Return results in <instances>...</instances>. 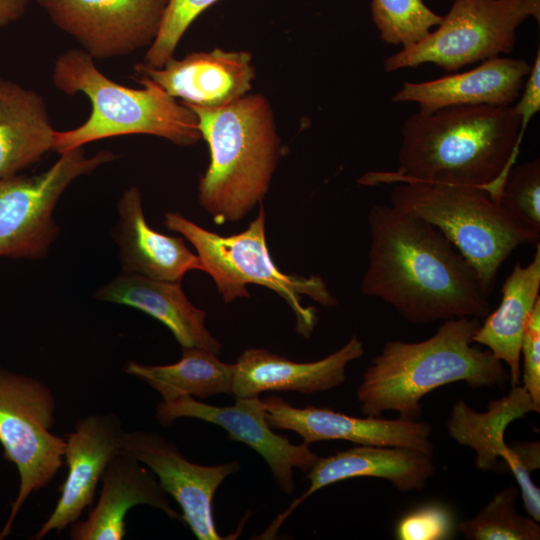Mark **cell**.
Segmentation results:
<instances>
[{"label":"cell","instance_id":"cell-30","mask_svg":"<svg viewBox=\"0 0 540 540\" xmlns=\"http://www.w3.org/2000/svg\"><path fill=\"white\" fill-rule=\"evenodd\" d=\"M218 0H168L159 31L149 46L144 64L161 68L174 57L176 47L192 22Z\"/></svg>","mask_w":540,"mask_h":540},{"label":"cell","instance_id":"cell-16","mask_svg":"<svg viewBox=\"0 0 540 540\" xmlns=\"http://www.w3.org/2000/svg\"><path fill=\"white\" fill-rule=\"evenodd\" d=\"M135 77L154 82L173 98L201 107H221L252 88L255 68L247 51L194 52L182 59L172 57L161 68L144 63L134 66Z\"/></svg>","mask_w":540,"mask_h":540},{"label":"cell","instance_id":"cell-14","mask_svg":"<svg viewBox=\"0 0 540 540\" xmlns=\"http://www.w3.org/2000/svg\"><path fill=\"white\" fill-rule=\"evenodd\" d=\"M272 429L294 431L307 444L343 440L357 445L397 446L433 452L429 423L406 418L356 417L326 407H294L278 396L263 399Z\"/></svg>","mask_w":540,"mask_h":540},{"label":"cell","instance_id":"cell-24","mask_svg":"<svg viewBox=\"0 0 540 540\" xmlns=\"http://www.w3.org/2000/svg\"><path fill=\"white\" fill-rule=\"evenodd\" d=\"M55 132L37 92L0 78V180L53 150Z\"/></svg>","mask_w":540,"mask_h":540},{"label":"cell","instance_id":"cell-26","mask_svg":"<svg viewBox=\"0 0 540 540\" xmlns=\"http://www.w3.org/2000/svg\"><path fill=\"white\" fill-rule=\"evenodd\" d=\"M125 372L147 383L164 401L182 396L202 400L232 394L233 364L224 363L215 353L199 347H182L180 360L169 365L128 361Z\"/></svg>","mask_w":540,"mask_h":540},{"label":"cell","instance_id":"cell-34","mask_svg":"<svg viewBox=\"0 0 540 540\" xmlns=\"http://www.w3.org/2000/svg\"><path fill=\"white\" fill-rule=\"evenodd\" d=\"M28 4L29 0H0V28L21 18Z\"/></svg>","mask_w":540,"mask_h":540},{"label":"cell","instance_id":"cell-9","mask_svg":"<svg viewBox=\"0 0 540 540\" xmlns=\"http://www.w3.org/2000/svg\"><path fill=\"white\" fill-rule=\"evenodd\" d=\"M55 408L46 384L0 366V443L4 458L16 465L20 478L0 539L8 536L30 495L47 486L64 464L66 440L51 432Z\"/></svg>","mask_w":540,"mask_h":540},{"label":"cell","instance_id":"cell-23","mask_svg":"<svg viewBox=\"0 0 540 540\" xmlns=\"http://www.w3.org/2000/svg\"><path fill=\"white\" fill-rule=\"evenodd\" d=\"M540 245L527 265L516 263L501 288L499 306L489 312L473 335L509 369L512 386L521 383V341L526 320L540 299Z\"/></svg>","mask_w":540,"mask_h":540},{"label":"cell","instance_id":"cell-31","mask_svg":"<svg viewBox=\"0 0 540 540\" xmlns=\"http://www.w3.org/2000/svg\"><path fill=\"white\" fill-rule=\"evenodd\" d=\"M452 510L440 502L423 503L398 520L394 534L399 540H447L457 529Z\"/></svg>","mask_w":540,"mask_h":540},{"label":"cell","instance_id":"cell-20","mask_svg":"<svg viewBox=\"0 0 540 540\" xmlns=\"http://www.w3.org/2000/svg\"><path fill=\"white\" fill-rule=\"evenodd\" d=\"M101 494L85 521L72 524L73 540H121L126 535V515L137 505H148L170 519L183 522L170 504L154 473L122 451L112 458L101 478Z\"/></svg>","mask_w":540,"mask_h":540},{"label":"cell","instance_id":"cell-6","mask_svg":"<svg viewBox=\"0 0 540 540\" xmlns=\"http://www.w3.org/2000/svg\"><path fill=\"white\" fill-rule=\"evenodd\" d=\"M265 209L260 203L256 218L240 233L223 236L205 229L178 212H168L164 225L181 234L196 249L203 270L214 281L225 303L250 297L247 285L273 290L291 307L296 331L309 338L318 317L314 307L304 306L307 296L324 307H333L337 299L320 276H297L282 272L274 263L266 243Z\"/></svg>","mask_w":540,"mask_h":540},{"label":"cell","instance_id":"cell-22","mask_svg":"<svg viewBox=\"0 0 540 540\" xmlns=\"http://www.w3.org/2000/svg\"><path fill=\"white\" fill-rule=\"evenodd\" d=\"M100 301L138 309L163 323L181 347H199L219 356L222 345L206 326L207 314L186 297L181 282L121 272L99 288Z\"/></svg>","mask_w":540,"mask_h":540},{"label":"cell","instance_id":"cell-13","mask_svg":"<svg viewBox=\"0 0 540 540\" xmlns=\"http://www.w3.org/2000/svg\"><path fill=\"white\" fill-rule=\"evenodd\" d=\"M123 451L154 473L164 492L181 507L182 520L197 539H224L215 526L213 500L223 481L240 469L238 461L211 466L196 464L160 434L144 430L125 431Z\"/></svg>","mask_w":540,"mask_h":540},{"label":"cell","instance_id":"cell-28","mask_svg":"<svg viewBox=\"0 0 540 540\" xmlns=\"http://www.w3.org/2000/svg\"><path fill=\"white\" fill-rule=\"evenodd\" d=\"M371 13L381 40L402 48L424 40L443 18L422 0H372Z\"/></svg>","mask_w":540,"mask_h":540},{"label":"cell","instance_id":"cell-15","mask_svg":"<svg viewBox=\"0 0 540 540\" xmlns=\"http://www.w3.org/2000/svg\"><path fill=\"white\" fill-rule=\"evenodd\" d=\"M124 433L121 421L113 413L92 414L76 422L65 438L68 473L60 497L32 539L40 540L51 531L60 532L79 520L91 505L107 465L123 451Z\"/></svg>","mask_w":540,"mask_h":540},{"label":"cell","instance_id":"cell-21","mask_svg":"<svg viewBox=\"0 0 540 540\" xmlns=\"http://www.w3.org/2000/svg\"><path fill=\"white\" fill-rule=\"evenodd\" d=\"M117 210L113 238L119 248L122 272L181 282L187 272L203 270L198 255L188 249L181 237L162 234L149 226L139 188L126 189Z\"/></svg>","mask_w":540,"mask_h":540},{"label":"cell","instance_id":"cell-1","mask_svg":"<svg viewBox=\"0 0 540 540\" xmlns=\"http://www.w3.org/2000/svg\"><path fill=\"white\" fill-rule=\"evenodd\" d=\"M368 226L362 295L383 300L414 324L483 319L490 312L476 273L435 226L383 204L370 209Z\"/></svg>","mask_w":540,"mask_h":540},{"label":"cell","instance_id":"cell-4","mask_svg":"<svg viewBox=\"0 0 540 540\" xmlns=\"http://www.w3.org/2000/svg\"><path fill=\"white\" fill-rule=\"evenodd\" d=\"M184 104L196 114L210 151L198 184L199 204L218 225L239 221L262 203L280 160L270 102L256 93L215 108Z\"/></svg>","mask_w":540,"mask_h":540},{"label":"cell","instance_id":"cell-7","mask_svg":"<svg viewBox=\"0 0 540 540\" xmlns=\"http://www.w3.org/2000/svg\"><path fill=\"white\" fill-rule=\"evenodd\" d=\"M390 205L439 229L490 294L503 262L539 237L516 225L482 188L420 181L393 187Z\"/></svg>","mask_w":540,"mask_h":540},{"label":"cell","instance_id":"cell-32","mask_svg":"<svg viewBox=\"0 0 540 540\" xmlns=\"http://www.w3.org/2000/svg\"><path fill=\"white\" fill-rule=\"evenodd\" d=\"M514 476L526 512L535 521L540 520V489L533 483L531 473L540 467L538 441L507 445L501 458Z\"/></svg>","mask_w":540,"mask_h":540},{"label":"cell","instance_id":"cell-10","mask_svg":"<svg viewBox=\"0 0 540 540\" xmlns=\"http://www.w3.org/2000/svg\"><path fill=\"white\" fill-rule=\"evenodd\" d=\"M59 155L39 175L16 174L0 180V258L46 256L60 232L53 219L60 196L75 179L117 157L110 151L88 157L83 147Z\"/></svg>","mask_w":540,"mask_h":540},{"label":"cell","instance_id":"cell-29","mask_svg":"<svg viewBox=\"0 0 540 540\" xmlns=\"http://www.w3.org/2000/svg\"><path fill=\"white\" fill-rule=\"evenodd\" d=\"M497 202L516 225L540 237V161L513 166Z\"/></svg>","mask_w":540,"mask_h":540},{"label":"cell","instance_id":"cell-11","mask_svg":"<svg viewBox=\"0 0 540 540\" xmlns=\"http://www.w3.org/2000/svg\"><path fill=\"white\" fill-rule=\"evenodd\" d=\"M51 21L93 58L107 59L149 47L168 0H37Z\"/></svg>","mask_w":540,"mask_h":540},{"label":"cell","instance_id":"cell-2","mask_svg":"<svg viewBox=\"0 0 540 540\" xmlns=\"http://www.w3.org/2000/svg\"><path fill=\"white\" fill-rule=\"evenodd\" d=\"M537 109L517 106H452L409 116L401 128L398 168L371 172L359 183L420 181L485 189L498 200Z\"/></svg>","mask_w":540,"mask_h":540},{"label":"cell","instance_id":"cell-33","mask_svg":"<svg viewBox=\"0 0 540 540\" xmlns=\"http://www.w3.org/2000/svg\"><path fill=\"white\" fill-rule=\"evenodd\" d=\"M522 386L540 404V299L529 314L521 341Z\"/></svg>","mask_w":540,"mask_h":540},{"label":"cell","instance_id":"cell-3","mask_svg":"<svg viewBox=\"0 0 540 540\" xmlns=\"http://www.w3.org/2000/svg\"><path fill=\"white\" fill-rule=\"evenodd\" d=\"M480 319L442 321L437 331L419 342L388 341L365 369L356 397L366 416L395 411L418 420L421 400L436 388L464 382L471 388H496L509 379L503 363L489 350L474 345Z\"/></svg>","mask_w":540,"mask_h":540},{"label":"cell","instance_id":"cell-19","mask_svg":"<svg viewBox=\"0 0 540 540\" xmlns=\"http://www.w3.org/2000/svg\"><path fill=\"white\" fill-rule=\"evenodd\" d=\"M530 69L523 59L494 57L463 73L406 82L392 101L418 103L421 114L452 106H510L519 98Z\"/></svg>","mask_w":540,"mask_h":540},{"label":"cell","instance_id":"cell-25","mask_svg":"<svg viewBox=\"0 0 540 540\" xmlns=\"http://www.w3.org/2000/svg\"><path fill=\"white\" fill-rule=\"evenodd\" d=\"M531 412H540L537 404L521 385L487 405V411L477 412L464 400L452 407L446 427L449 436L476 454V466L484 471L494 469L507 445L504 435L515 420Z\"/></svg>","mask_w":540,"mask_h":540},{"label":"cell","instance_id":"cell-12","mask_svg":"<svg viewBox=\"0 0 540 540\" xmlns=\"http://www.w3.org/2000/svg\"><path fill=\"white\" fill-rule=\"evenodd\" d=\"M155 417L163 426L178 418H195L220 426L231 440L246 444L266 461L276 485L286 494L295 489L293 469L307 473L319 457L309 444H293L273 431L259 396L236 398L231 406L210 405L192 396L162 400Z\"/></svg>","mask_w":540,"mask_h":540},{"label":"cell","instance_id":"cell-17","mask_svg":"<svg viewBox=\"0 0 540 540\" xmlns=\"http://www.w3.org/2000/svg\"><path fill=\"white\" fill-rule=\"evenodd\" d=\"M432 454L397 446L358 445L327 457H318L307 472L308 489L262 534L263 539H272L284 520L305 499L316 491L357 477H375L389 481L401 492L422 490L435 473Z\"/></svg>","mask_w":540,"mask_h":540},{"label":"cell","instance_id":"cell-5","mask_svg":"<svg viewBox=\"0 0 540 540\" xmlns=\"http://www.w3.org/2000/svg\"><path fill=\"white\" fill-rule=\"evenodd\" d=\"M52 80L59 91L67 95L81 92L91 103V113L84 123L55 132L53 151L58 154L97 140L131 134L153 135L179 146L194 145L202 139L198 118L191 108L149 79L135 77L143 84L142 89L112 81L83 49L60 54L54 62Z\"/></svg>","mask_w":540,"mask_h":540},{"label":"cell","instance_id":"cell-18","mask_svg":"<svg viewBox=\"0 0 540 540\" xmlns=\"http://www.w3.org/2000/svg\"><path fill=\"white\" fill-rule=\"evenodd\" d=\"M364 354L353 336L337 351L312 362H296L262 348L246 349L233 364L232 395L259 396L262 392H324L343 384L347 365Z\"/></svg>","mask_w":540,"mask_h":540},{"label":"cell","instance_id":"cell-27","mask_svg":"<svg viewBox=\"0 0 540 540\" xmlns=\"http://www.w3.org/2000/svg\"><path fill=\"white\" fill-rule=\"evenodd\" d=\"M519 490L510 486L499 491L474 517L458 523L469 540H538L540 526L516 510Z\"/></svg>","mask_w":540,"mask_h":540},{"label":"cell","instance_id":"cell-8","mask_svg":"<svg viewBox=\"0 0 540 540\" xmlns=\"http://www.w3.org/2000/svg\"><path fill=\"white\" fill-rule=\"evenodd\" d=\"M529 16L539 22L540 0H454L437 29L418 44L387 57V72L433 63L447 72L510 53L516 29Z\"/></svg>","mask_w":540,"mask_h":540}]
</instances>
